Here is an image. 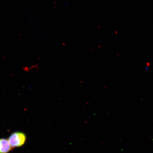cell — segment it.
Listing matches in <instances>:
<instances>
[{
    "mask_svg": "<svg viewBox=\"0 0 153 153\" xmlns=\"http://www.w3.org/2000/svg\"><path fill=\"white\" fill-rule=\"evenodd\" d=\"M7 139L13 149L19 148L25 144L27 140V136L23 132L17 131L11 134Z\"/></svg>",
    "mask_w": 153,
    "mask_h": 153,
    "instance_id": "1",
    "label": "cell"
},
{
    "mask_svg": "<svg viewBox=\"0 0 153 153\" xmlns=\"http://www.w3.org/2000/svg\"><path fill=\"white\" fill-rule=\"evenodd\" d=\"M8 139L0 138V153H9L13 150Z\"/></svg>",
    "mask_w": 153,
    "mask_h": 153,
    "instance_id": "2",
    "label": "cell"
}]
</instances>
